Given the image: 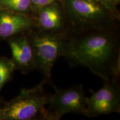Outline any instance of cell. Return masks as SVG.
<instances>
[{
  "mask_svg": "<svg viewBox=\"0 0 120 120\" xmlns=\"http://www.w3.org/2000/svg\"><path fill=\"white\" fill-rule=\"evenodd\" d=\"M62 56L71 67H87L103 81L119 79V30L67 31Z\"/></svg>",
  "mask_w": 120,
  "mask_h": 120,
  "instance_id": "cell-1",
  "label": "cell"
},
{
  "mask_svg": "<svg viewBox=\"0 0 120 120\" xmlns=\"http://www.w3.org/2000/svg\"><path fill=\"white\" fill-rule=\"evenodd\" d=\"M67 31H116L120 15L110 11L97 0H62Z\"/></svg>",
  "mask_w": 120,
  "mask_h": 120,
  "instance_id": "cell-2",
  "label": "cell"
},
{
  "mask_svg": "<svg viewBox=\"0 0 120 120\" xmlns=\"http://www.w3.org/2000/svg\"><path fill=\"white\" fill-rule=\"evenodd\" d=\"M47 82L43 78L38 85L22 90L20 94L4 109V120H48L46 106L49 105L51 94L45 90V85Z\"/></svg>",
  "mask_w": 120,
  "mask_h": 120,
  "instance_id": "cell-3",
  "label": "cell"
},
{
  "mask_svg": "<svg viewBox=\"0 0 120 120\" xmlns=\"http://www.w3.org/2000/svg\"><path fill=\"white\" fill-rule=\"evenodd\" d=\"M66 32H55L37 28L28 34L34 51L35 70L41 72L50 84L54 64L62 55Z\"/></svg>",
  "mask_w": 120,
  "mask_h": 120,
  "instance_id": "cell-4",
  "label": "cell"
},
{
  "mask_svg": "<svg viewBox=\"0 0 120 120\" xmlns=\"http://www.w3.org/2000/svg\"><path fill=\"white\" fill-rule=\"evenodd\" d=\"M55 93L52 94L47 109L48 120H59L67 113L87 117L88 100L82 84L71 87H58L52 82Z\"/></svg>",
  "mask_w": 120,
  "mask_h": 120,
  "instance_id": "cell-5",
  "label": "cell"
},
{
  "mask_svg": "<svg viewBox=\"0 0 120 120\" xmlns=\"http://www.w3.org/2000/svg\"><path fill=\"white\" fill-rule=\"evenodd\" d=\"M112 113H120L119 79L104 81L102 88L88 97V118Z\"/></svg>",
  "mask_w": 120,
  "mask_h": 120,
  "instance_id": "cell-6",
  "label": "cell"
},
{
  "mask_svg": "<svg viewBox=\"0 0 120 120\" xmlns=\"http://www.w3.org/2000/svg\"><path fill=\"white\" fill-rule=\"evenodd\" d=\"M37 28V19L34 16L0 11V39L28 34Z\"/></svg>",
  "mask_w": 120,
  "mask_h": 120,
  "instance_id": "cell-7",
  "label": "cell"
},
{
  "mask_svg": "<svg viewBox=\"0 0 120 120\" xmlns=\"http://www.w3.org/2000/svg\"><path fill=\"white\" fill-rule=\"evenodd\" d=\"M28 34H19L8 39L12 54V61L16 69L23 73L35 70L34 51Z\"/></svg>",
  "mask_w": 120,
  "mask_h": 120,
  "instance_id": "cell-8",
  "label": "cell"
},
{
  "mask_svg": "<svg viewBox=\"0 0 120 120\" xmlns=\"http://www.w3.org/2000/svg\"><path fill=\"white\" fill-rule=\"evenodd\" d=\"M36 19L39 30L55 32L67 31L66 17L62 1H55L42 7Z\"/></svg>",
  "mask_w": 120,
  "mask_h": 120,
  "instance_id": "cell-9",
  "label": "cell"
},
{
  "mask_svg": "<svg viewBox=\"0 0 120 120\" xmlns=\"http://www.w3.org/2000/svg\"><path fill=\"white\" fill-rule=\"evenodd\" d=\"M0 11L34 16L31 0H0Z\"/></svg>",
  "mask_w": 120,
  "mask_h": 120,
  "instance_id": "cell-10",
  "label": "cell"
},
{
  "mask_svg": "<svg viewBox=\"0 0 120 120\" xmlns=\"http://www.w3.org/2000/svg\"><path fill=\"white\" fill-rule=\"evenodd\" d=\"M16 69L13 61L5 57H0V91L12 77Z\"/></svg>",
  "mask_w": 120,
  "mask_h": 120,
  "instance_id": "cell-11",
  "label": "cell"
},
{
  "mask_svg": "<svg viewBox=\"0 0 120 120\" xmlns=\"http://www.w3.org/2000/svg\"><path fill=\"white\" fill-rule=\"evenodd\" d=\"M97 1L102 4L110 11L115 14L119 15V13L117 9V4L116 2V0H97Z\"/></svg>",
  "mask_w": 120,
  "mask_h": 120,
  "instance_id": "cell-12",
  "label": "cell"
},
{
  "mask_svg": "<svg viewBox=\"0 0 120 120\" xmlns=\"http://www.w3.org/2000/svg\"><path fill=\"white\" fill-rule=\"evenodd\" d=\"M55 1H62V0H39L38 4V13L42 7L49 5Z\"/></svg>",
  "mask_w": 120,
  "mask_h": 120,
  "instance_id": "cell-13",
  "label": "cell"
},
{
  "mask_svg": "<svg viewBox=\"0 0 120 120\" xmlns=\"http://www.w3.org/2000/svg\"><path fill=\"white\" fill-rule=\"evenodd\" d=\"M39 0H31V9L33 12V15L34 17H36L38 13V4Z\"/></svg>",
  "mask_w": 120,
  "mask_h": 120,
  "instance_id": "cell-14",
  "label": "cell"
},
{
  "mask_svg": "<svg viewBox=\"0 0 120 120\" xmlns=\"http://www.w3.org/2000/svg\"><path fill=\"white\" fill-rule=\"evenodd\" d=\"M4 109H0V120H4Z\"/></svg>",
  "mask_w": 120,
  "mask_h": 120,
  "instance_id": "cell-15",
  "label": "cell"
},
{
  "mask_svg": "<svg viewBox=\"0 0 120 120\" xmlns=\"http://www.w3.org/2000/svg\"><path fill=\"white\" fill-rule=\"evenodd\" d=\"M116 2L117 4V5H118V4L120 3V0H116Z\"/></svg>",
  "mask_w": 120,
  "mask_h": 120,
  "instance_id": "cell-16",
  "label": "cell"
}]
</instances>
